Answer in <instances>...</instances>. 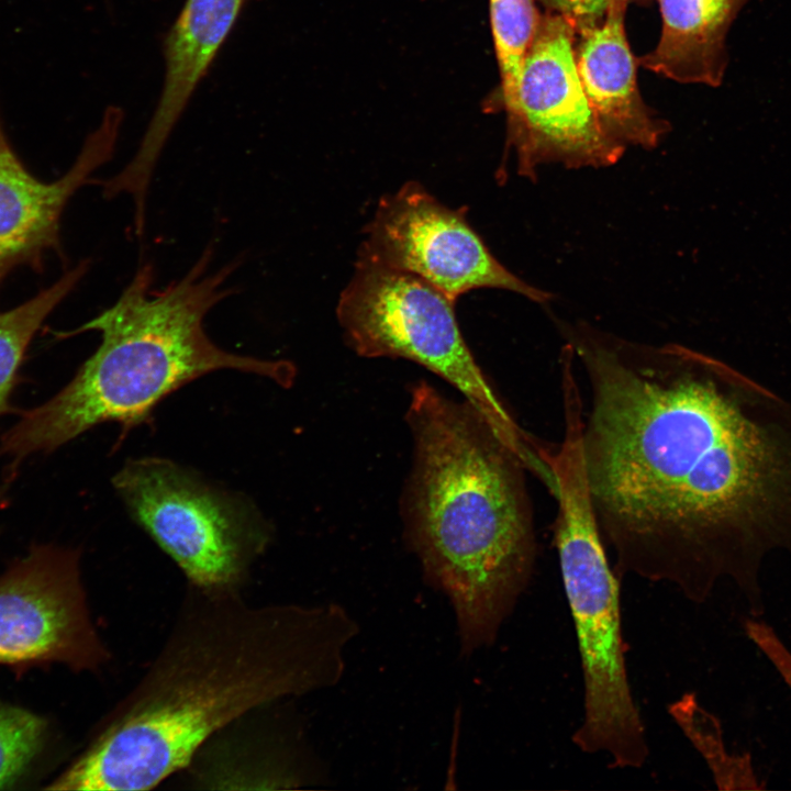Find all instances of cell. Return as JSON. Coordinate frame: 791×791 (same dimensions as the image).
<instances>
[{
  "label": "cell",
  "mask_w": 791,
  "mask_h": 791,
  "mask_svg": "<svg viewBox=\"0 0 791 791\" xmlns=\"http://www.w3.org/2000/svg\"><path fill=\"white\" fill-rule=\"evenodd\" d=\"M13 479L14 478H12V477H5L4 482L0 486V508L3 506L8 501L7 497H8L10 484L13 481Z\"/></svg>",
  "instance_id": "cell-21"
},
{
  "label": "cell",
  "mask_w": 791,
  "mask_h": 791,
  "mask_svg": "<svg viewBox=\"0 0 791 791\" xmlns=\"http://www.w3.org/2000/svg\"><path fill=\"white\" fill-rule=\"evenodd\" d=\"M686 737L704 758L720 790L762 789L749 755L727 750L720 721L706 711L695 694L684 693L668 708Z\"/></svg>",
  "instance_id": "cell-16"
},
{
  "label": "cell",
  "mask_w": 791,
  "mask_h": 791,
  "mask_svg": "<svg viewBox=\"0 0 791 791\" xmlns=\"http://www.w3.org/2000/svg\"><path fill=\"white\" fill-rule=\"evenodd\" d=\"M454 305L419 277L357 257L336 316L357 355L404 358L437 375L491 423L528 470H537L542 442L516 423L483 374L463 337Z\"/></svg>",
  "instance_id": "cell-6"
},
{
  "label": "cell",
  "mask_w": 791,
  "mask_h": 791,
  "mask_svg": "<svg viewBox=\"0 0 791 791\" xmlns=\"http://www.w3.org/2000/svg\"><path fill=\"white\" fill-rule=\"evenodd\" d=\"M576 27L560 14H541L523 58L515 97L504 110L508 144L517 172L527 178L537 168L608 167L626 147L601 127L583 90L575 57Z\"/></svg>",
  "instance_id": "cell-8"
},
{
  "label": "cell",
  "mask_w": 791,
  "mask_h": 791,
  "mask_svg": "<svg viewBox=\"0 0 791 791\" xmlns=\"http://www.w3.org/2000/svg\"><path fill=\"white\" fill-rule=\"evenodd\" d=\"M405 421L413 456L404 539L424 581L448 599L469 657L494 643L532 579L527 469L475 406L426 381L411 387Z\"/></svg>",
  "instance_id": "cell-3"
},
{
  "label": "cell",
  "mask_w": 791,
  "mask_h": 791,
  "mask_svg": "<svg viewBox=\"0 0 791 791\" xmlns=\"http://www.w3.org/2000/svg\"><path fill=\"white\" fill-rule=\"evenodd\" d=\"M750 0H657L662 20L643 67L682 83L717 87L728 64L727 33Z\"/></svg>",
  "instance_id": "cell-14"
},
{
  "label": "cell",
  "mask_w": 791,
  "mask_h": 791,
  "mask_svg": "<svg viewBox=\"0 0 791 791\" xmlns=\"http://www.w3.org/2000/svg\"><path fill=\"white\" fill-rule=\"evenodd\" d=\"M45 732L42 717L0 702V789L26 770L42 748Z\"/></svg>",
  "instance_id": "cell-18"
},
{
  "label": "cell",
  "mask_w": 791,
  "mask_h": 791,
  "mask_svg": "<svg viewBox=\"0 0 791 791\" xmlns=\"http://www.w3.org/2000/svg\"><path fill=\"white\" fill-rule=\"evenodd\" d=\"M550 465L558 505L554 542L584 683L583 718L571 739L583 753L609 756L613 768H640L649 749L626 673L620 586L588 493L578 425L564 427Z\"/></svg>",
  "instance_id": "cell-5"
},
{
  "label": "cell",
  "mask_w": 791,
  "mask_h": 791,
  "mask_svg": "<svg viewBox=\"0 0 791 791\" xmlns=\"http://www.w3.org/2000/svg\"><path fill=\"white\" fill-rule=\"evenodd\" d=\"M356 621L335 603L255 605L241 590L188 584L140 680L46 789H152L242 717L335 686Z\"/></svg>",
  "instance_id": "cell-2"
},
{
  "label": "cell",
  "mask_w": 791,
  "mask_h": 791,
  "mask_svg": "<svg viewBox=\"0 0 791 791\" xmlns=\"http://www.w3.org/2000/svg\"><path fill=\"white\" fill-rule=\"evenodd\" d=\"M213 245L180 279L153 289L154 269L145 263L110 308L92 320L55 335L101 333L96 352L58 393L22 413L0 439L8 471L40 453H52L86 431L107 422L123 431L147 421L167 396L190 381L222 369L267 377L290 387L296 367L230 353L208 336L203 321L218 303L235 293L226 280L241 264L235 259L209 272Z\"/></svg>",
  "instance_id": "cell-4"
},
{
  "label": "cell",
  "mask_w": 791,
  "mask_h": 791,
  "mask_svg": "<svg viewBox=\"0 0 791 791\" xmlns=\"http://www.w3.org/2000/svg\"><path fill=\"white\" fill-rule=\"evenodd\" d=\"M112 483L132 519L196 588L241 590L271 542V527L253 503L169 459L130 460Z\"/></svg>",
  "instance_id": "cell-7"
},
{
  "label": "cell",
  "mask_w": 791,
  "mask_h": 791,
  "mask_svg": "<svg viewBox=\"0 0 791 791\" xmlns=\"http://www.w3.org/2000/svg\"><path fill=\"white\" fill-rule=\"evenodd\" d=\"M245 0H185L164 41V80L158 101L132 159L107 180L113 197L146 205L161 152L199 83L234 29Z\"/></svg>",
  "instance_id": "cell-12"
},
{
  "label": "cell",
  "mask_w": 791,
  "mask_h": 791,
  "mask_svg": "<svg viewBox=\"0 0 791 791\" xmlns=\"http://www.w3.org/2000/svg\"><path fill=\"white\" fill-rule=\"evenodd\" d=\"M89 266V259L81 260L33 298L0 311V417L15 410L11 397L32 339L48 315L85 277Z\"/></svg>",
  "instance_id": "cell-15"
},
{
  "label": "cell",
  "mask_w": 791,
  "mask_h": 791,
  "mask_svg": "<svg viewBox=\"0 0 791 791\" xmlns=\"http://www.w3.org/2000/svg\"><path fill=\"white\" fill-rule=\"evenodd\" d=\"M358 258L405 271L450 300L476 289H503L544 303L550 294L505 268L469 224L416 181L403 183L378 202L364 227Z\"/></svg>",
  "instance_id": "cell-9"
},
{
  "label": "cell",
  "mask_w": 791,
  "mask_h": 791,
  "mask_svg": "<svg viewBox=\"0 0 791 791\" xmlns=\"http://www.w3.org/2000/svg\"><path fill=\"white\" fill-rule=\"evenodd\" d=\"M123 118L120 107H108L75 163L52 182L40 180L25 167L0 118V286L16 267L41 270L49 252L64 257V210L76 191L93 182L92 175L113 157Z\"/></svg>",
  "instance_id": "cell-11"
},
{
  "label": "cell",
  "mask_w": 791,
  "mask_h": 791,
  "mask_svg": "<svg viewBox=\"0 0 791 791\" xmlns=\"http://www.w3.org/2000/svg\"><path fill=\"white\" fill-rule=\"evenodd\" d=\"M561 333L588 383L586 484L617 568L697 603L729 579L761 616L765 559L791 560V398L681 344Z\"/></svg>",
  "instance_id": "cell-1"
},
{
  "label": "cell",
  "mask_w": 791,
  "mask_h": 791,
  "mask_svg": "<svg viewBox=\"0 0 791 791\" xmlns=\"http://www.w3.org/2000/svg\"><path fill=\"white\" fill-rule=\"evenodd\" d=\"M627 4L612 7L598 23L576 29L575 57L589 103L603 131L615 142L657 146L668 123L644 102L636 64L625 32Z\"/></svg>",
  "instance_id": "cell-13"
},
{
  "label": "cell",
  "mask_w": 791,
  "mask_h": 791,
  "mask_svg": "<svg viewBox=\"0 0 791 791\" xmlns=\"http://www.w3.org/2000/svg\"><path fill=\"white\" fill-rule=\"evenodd\" d=\"M110 660L88 606L80 553L35 545L0 575V665L97 671Z\"/></svg>",
  "instance_id": "cell-10"
},
{
  "label": "cell",
  "mask_w": 791,
  "mask_h": 791,
  "mask_svg": "<svg viewBox=\"0 0 791 791\" xmlns=\"http://www.w3.org/2000/svg\"><path fill=\"white\" fill-rule=\"evenodd\" d=\"M536 0H489L490 25L500 71V87L491 105L505 110L513 101L520 68L541 13Z\"/></svg>",
  "instance_id": "cell-17"
},
{
  "label": "cell",
  "mask_w": 791,
  "mask_h": 791,
  "mask_svg": "<svg viewBox=\"0 0 791 791\" xmlns=\"http://www.w3.org/2000/svg\"><path fill=\"white\" fill-rule=\"evenodd\" d=\"M744 630L791 690V650L780 636L768 623L755 616L744 621Z\"/></svg>",
  "instance_id": "cell-19"
},
{
  "label": "cell",
  "mask_w": 791,
  "mask_h": 791,
  "mask_svg": "<svg viewBox=\"0 0 791 791\" xmlns=\"http://www.w3.org/2000/svg\"><path fill=\"white\" fill-rule=\"evenodd\" d=\"M546 11L562 15L576 29L600 22L609 10L616 4H627L633 0H537Z\"/></svg>",
  "instance_id": "cell-20"
}]
</instances>
